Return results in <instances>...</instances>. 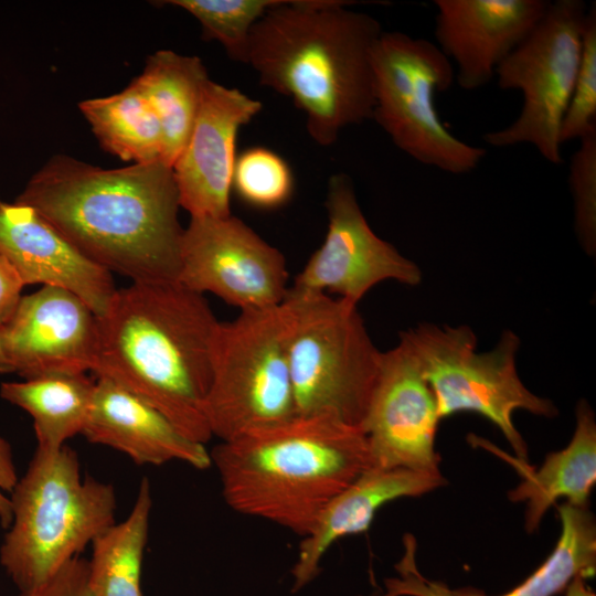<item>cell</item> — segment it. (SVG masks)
Listing matches in <instances>:
<instances>
[{
	"instance_id": "cell-28",
	"label": "cell",
	"mask_w": 596,
	"mask_h": 596,
	"mask_svg": "<svg viewBox=\"0 0 596 596\" xmlns=\"http://www.w3.org/2000/svg\"><path fill=\"white\" fill-rule=\"evenodd\" d=\"M596 131V4L588 6L579 65L560 131V141L581 140Z\"/></svg>"
},
{
	"instance_id": "cell-31",
	"label": "cell",
	"mask_w": 596,
	"mask_h": 596,
	"mask_svg": "<svg viewBox=\"0 0 596 596\" xmlns=\"http://www.w3.org/2000/svg\"><path fill=\"white\" fill-rule=\"evenodd\" d=\"M20 596H93L88 586V561L81 556L73 558L44 583Z\"/></svg>"
},
{
	"instance_id": "cell-8",
	"label": "cell",
	"mask_w": 596,
	"mask_h": 596,
	"mask_svg": "<svg viewBox=\"0 0 596 596\" xmlns=\"http://www.w3.org/2000/svg\"><path fill=\"white\" fill-rule=\"evenodd\" d=\"M284 301L219 321L204 414L213 437L230 441L297 416Z\"/></svg>"
},
{
	"instance_id": "cell-11",
	"label": "cell",
	"mask_w": 596,
	"mask_h": 596,
	"mask_svg": "<svg viewBox=\"0 0 596 596\" xmlns=\"http://www.w3.org/2000/svg\"><path fill=\"white\" fill-rule=\"evenodd\" d=\"M287 281L281 252L232 214L191 217L183 228L178 283L185 288L252 311L280 305Z\"/></svg>"
},
{
	"instance_id": "cell-30",
	"label": "cell",
	"mask_w": 596,
	"mask_h": 596,
	"mask_svg": "<svg viewBox=\"0 0 596 596\" xmlns=\"http://www.w3.org/2000/svg\"><path fill=\"white\" fill-rule=\"evenodd\" d=\"M404 554L395 568L400 576L386 581L385 596H458L446 584L428 581L416 565V540L407 534L404 536Z\"/></svg>"
},
{
	"instance_id": "cell-4",
	"label": "cell",
	"mask_w": 596,
	"mask_h": 596,
	"mask_svg": "<svg viewBox=\"0 0 596 596\" xmlns=\"http://www.w3.org/2000/svg\"><path fill=\"white\" fill-rule=\"evenodd\" d=\"M210 456L228 507L301 538L328 502L372 466L363 430L326 415L296 416L220 441Z\"/></svg>"
},
{
	"instance_id": "cell-20",
	"label": "cell",
	"mask_w": 596,
	"mask_h": 596,
	"mask_svg": "<svg viewBox=\"0 0 596 596\" xmlns=\"http://www.w3.org/2000/svg\"><path fill=\"white\" fill-rule=\"evenodd\" d=\"M576 425L570 444L546 456L535 470L526 461L512 459L522 481L509 492L513 502H524L525 529L533 532L544 513L561 498L575 507H587L596 482V422L586 401L576 406Z\"/></svg>"
},
{
	"instance_id": "cell-3",
	"label": "cell",
	"mask_w": 596,
	"mask_h": 596,
	"mask_svg": "<svg viewBox=\"0 0 596 596\" xmlns=\"http://www.w3.org/2000/svg\"><path fill=\"white\" fill-rule=\"evenodd\" d=\"M350 1L279 0L254 25L246 64L262 85L292 99L310 137L334 143L342 129L372 119V56L383 33Z\"/></svg>"
},
{
	"instance_id": "cell-23",
	"label": "cell",
	"mask_w": 596,
	"mask_h": 596,
	"mask_svg": "<svg viewBox=\"0 0 596 596\" xmlns=\"http://www.w3.org/2000/svg\"><path fill=\"white\" fill-rule=\"evenodd\" d=\"M151 508L150 482L143 478L129 514L92 542L88 586L93 596H141V566Z\"/></svg>"
},
{
	"instance_id": "cell-18",
	"label": "cell",
	"mask_w": 596,
	"mask_h": 596,
	"mask_svg": "<svg viewBox=\"0 0 596 596\" xmlns=\"http://www.w3.org/2000/svg\"><path fill=\"white\" fill-rule=\"evenodd\" d=\"M82 435L137 465L180 461L200 470L212 466L205 445L189 439L158 409L106 379L96 377Z\"/></svg>"
},
{
	"instance_id": "cell-22",
	"label": "cell",
	"mask_w": 596,
	"mask_h": 596,
	"mask_svg": "<svg viewBox=\"0 0 596 596\" xmlns=\"http://www.w3.org/2000/svg\"><path fill=\"white\" fill-rule=\"evenodd\" d=\"M95 385L96 379L86 373L53 374L3 382L0 396L32 417L36 449L55 451L82 434Z\"/></svg>"
},
{
	"instance_id": "cell-27",
	"label": "cell",
	"mask_w": 596,
	"mask_h": 596,
	"mask_svg": "<svg viewBox=\"0 0 596 596\" xmlns=\"http://www.w3.org/2000/svg\"><path fill=\"white\" fill-rule=\"evenodd\" d=\"M233 189L252 206L275 209L290 199L294 178L280 156L264 147H253L236 157Z\"/></svg>"
},
{
	"instance_id": "cell-34",
	"label": "cell",
	"mask_w": 596,
	"mask_h": 596,
	"mask_svg": "<svg viewBox=\"0 0 596 596\" xmlns=\"http://www.w3.org/2000/svg\"><path fill=\"white\" fill-rule=\"evenodd\" d=\"M584 577H575L566 587L565 596H595V594L585 585Z\"/></svg>"
},
{
	"instance_id": "cell-29",
	"label": "cell",
	"mask_w": 596,
	"mask_h": 596,
	"mask_svg": "<svg viewBox=\"0 0 596 596\" xmlns=\"http://www.w3.org/2000/svg\"><path fill=\"white\" fill-rule=\"evenodd\" d=\"M571 157L568 183L574 203V230L588 256L596 253V131L578 140Z\"/></svg>"
},
{
	"instance_id": "cell-17",
	"label": "cell",
	"mask_w": 596,
	"mask_h": 596,
	"mask_svg": "<svg viewBox=\"0 0 596 596\" xmlns=\"http://www.w3.org/2000/svg\"><path fill=\"white\" fill-rule=\"evenodd\" d=\"M0 255L24 286L41 284L66 289L96 316L116 291L111 273L86 258L31 206L0 201Z\"/></svg>"
},
{
	"instance_id": "cell-32",
	"label": "cell",
	"mask_w": 596,
	"mask_h": 596,
	"mask_svg": "<svg viewBox=\"0 0 596 596\" xmlns=\"http://www.w3.org/2000/svg\"><path fill=\"white\" fill-rule=\"evenodd\" d=\"M18 479L12 448L4 438L0 437V524L3 529H8L11 522L9 493Z\"/></svg>"
},
{
	"instance_id": "cell-26",
	"label": "cell",
	"mask_w": 596,
	"mask_h": 596,
	"mask_svg": "<svg viewBox=\"0 0 596 596\" xmlns=\"http://www.w3.org/2000/svg\"><path fill=\"white\" fill-rule=\"evenodd\" d=\"M279 0H171L164 1L193 15L203 36L222 44L227 55L246 64L251 32Z\"/></svg>"
},
{
	"instance_id": "cell-10",
	"label": "cell",
	"mask_w": 596,
	"mask_h": 596,
	"mask_svg": "<svg viewBox=\"0 0 596 596\" xmlns=\"http://www.w3.org/2000/svg\"><path fill=\"white\" fill-rule=\"evenodd\" d=\"M588 6L582 0L550 1L533 31L497 67L501 89L523 95L519 116L509 126L482 136L491 147L532 145L561 164L560 131L579 65Z\"/></svg>"
},
{
	"instance_id": "cell-24",
	"label": "cell",
	"mask_w": 596,
	"mask_h": 596,
	"mask_svg": "<svg viewBox=\"0 0 596 596\" xmlns=\"http://www.w3.org/2000/svg\"><path fill=\"white\" fill-rule=\"evenodd\" d=\"M78 108L107 152L134 163L162 161L160 121L134 82L114 95L85 99Z\"/></svg>"
},
{
	"instance_id": "cell-1",
	"label": "cell",
	"mask_w": 596,
	"mask_h": 596,
	"mask_svg": "<svg viewBox=\"0 0 596 596\" xmlns=\"http://www.w3.org/2000/svg\"><path fill=\"white\" fill-rule=\"evenodd\" d=\"M15 202L111 274L131 283L178 281L183 227L174 173L163 161L104 169L54 155Z\"/></svg>"
},
{
	"instance_id": "cell-5",
	"label": "cell",
	"mask_w": 596,
	"mask_h": 596,
	"mask_svg": "<svg viewBox=\"0 0 596 596\" xmlns=\"http://www.w3.org/2000/svg\"><path fill=\"white\" fill-rule=\"evenodd\" d=\"M9 499L0 564L20 593L44 583L116 522L114 487L83 477L76 451L66 445L35 449Z\"/></svg>"
},
{
	"instance_id": "cell-25",
	"label": "cell",
	"mask_w": 596,
	"mask_h": 596,
	"mask_svg": "<svg viewBox=\"0 0 596 596\" xmlns=\"http://www.w3.org/2000/svg\"><path fill=\"white\" fill-rule=\"evenodd\" d=\"M561 534L549 557L525 581L500 596H555L577 576L590 577L596 567V525L588 507L557 508ZM458 596H488L464 588Z\"/></svg>"
},
{
	"instance_id": "cell-15",
	"label": "cell",
	"mask_w": 596,
	"mask_h": 596,
	"mask_svg": "<svg viewBox=\"0 0 596 596\" xmlns=\"http://www.w3.org/2000/svg\"><path fill=\"white\" fill-rule=\"evenodd\" d=\"M262 103L237 88L206 82L189 139L172 170L180 207L191 217L231 215V192L240 128Z\"/></svg>"
},
{
	"instance_id": "cell-14",
	"label": "cell",
	"mask_w": 596,
	"mask_h": 596,
	"mask_svg": "<svg viewBox=\"0 0 596 596\" xmlns=\"http://www.w3.org/2000/svg\"><path fill=\"white\" fill-rule=\"evenodd\" d=\"M6 354L23 380L92 371L97 316L75 294L42 286L22 296L0 327Z\"/></svg>"
},
{
	"instance_id": "cell-12",
	"label": "cell",
	"mask_w": 596,
	"mask_h": 596,
	"mask_svg": "<svg viewBox=\"0 0 596 596\" xmlns=\"http://www.w3.org/2000/svg\"><path fill=\"white\" fill-rule=\"evenodd\" d=\"M328 230L322 244L296 276L294 290L332 292L356 305L377 284L417 286L422 270L368 223L351 178L333 174L326 198Z\"/></svg>"
},
{
	"instance_id": "cell-2",
	"label": "cell",
	"mask_w": 596,
	"mask_h": 596,
	"mask_svg": "<svg viewBox=\"0 0 596 596\" xmlns=\"http://www.w3.org/2000/svg\"><path fill=\"white\" fill-rule=\"evenodd\" d=\"M219 320L204 295L178 281L117 288L97 316L92 371L163 414L189 439L213 436L204 401Z\"/></svg>"
},
{
	"instance_id": "cell-6",
	"label": "cell",
	"mask_w": 596,
	"mask_h": 596,
	"mask_svg": "<svg viewBox=\"0 0 596 596\" xmlns=\"http://www.w3.org/2000/svg\"><path fill=\"white\" fill-rule=\"evenodd\" d=\"M287 355L297 416L326 415L362 429L380 351L358 306L289 288Z\"/></svg>"
},
{
	"instance_id": "cell-7",
	"label": "cell",
	"mask_w": 596,
	"mask_h": 596,
	"mask_svg": "<svg viewBox=\"0 0 596 596\" xmlns=\"http://www.w3.org/2000/svg\"><path fill=\"white\" fill-rule=\"evenodd\" d=\"M400 340L432 389L440 419L461 412L479 414L500 429L517 459L528 462V447L513 423L514 412L552 418L558 409L521 381L517 371L521 340L515 332L502 331L496 345L483 352L477 350V336L467 324L423 322L402 331Z\"/></svg>"
},
{
	"instance_id": "cell-13",
	"label": "cell",
	"mask_w": 596,
	"mask_h": 596,
	"mask_svg": "<svg viewBox=\"0 0 596 596\" xmlns=\"http://www.w3.org/2000/svg\"><path fill=\"white\" fill-rule=\"evenodd\" d=\"M437 402L408 347L401 340L382 352L362 430L373 467L439 472L435 450Z\"/></svg>"
},
{
	"instance_id": "cell-9",
	"label": "cell",
	"mask_w": 596,
	"mask_h": 596,
	"mask_svg": "<svg viewBox=\"0 0 596 596\" xmlns=\"http://www.w3.org/2000/svg\"><path fill=\"white\" fill-rule=\"evenodd\" d=\"M372 66V119L398 149L447 173L465 174L478 167L487 150L456 137L438 115L436 95L451 87L455 67L435 43L383 31Z\"/></svg>"
},
{
	"instance_id": "cell-19",
	"label": "cell",
	"mask_w": 596,
	"mask_h": 596,
	"mask_svg": "<svg viewBox=\"0 0 596 596\" xmlns=\"http://www.w3.org/2000/svg\"><path fill=\"white\" fill-rule=\"evenodd\" d=\"M446 485L439 472L371 466L337 493L301 539L291 568L292 592L310 583L320 572L327 551L341 538L364 532L384 504L404 497H417Z\"/></svg>"
},
{
	"instance_id": "cell-35",
	"label": "cell",
	"mask_w": 596,
	"mask_h": 596,
	"mask_svg": "<svg viewBox=\"0 0 596 596\" xmlns=\"http://www.w3.org/2000/svg\"><path fill=\"white\" fill-rule=\"evenodd\" d=\"M13 372V368L6 354V351H4V348H3V344H2V340H1V334H0V374L1 373H11Z\"/></svg>"
},
{
	"instance_id": "cell-33",
	"label": "cell",
	"mask_w": 596,
	"mask_h": 596,
	"mask_svg": "<svg viewBox=\"0 0 596 596\" xmlns=\"http://www.w3.org/2000/svg\"><path fill=\"white\" fill-rule=\"evenodd\" d=\"M23 288L24 284L17 272L0 255V327L7 323L14 312Z\"/></svg>"
},
{
	"instance_id": "cell-16",
	"label": "cell",
	"mask_w": 596,
	"mask_h": 596,
	"mask_svg": "<svg viewBox=\"0 0 596 596\" xmlns=\"http://www.w3.org/2000/svg\"><path fill=\"white\" fill-rule=\"evenodd\" d=\"M545 0H435L437 46L456 67L455 79L466 91L496 76L500 63L538 25Z\"/></svg>"
},
{
	"instance_id": "cell-21",
	"label": "cell",
	"mask_w": 596,
	"mask_h": 596,
	"mask_svg": "<svg viewBox=\"0 0 596 596\" xmlns=\"http://www.w3.org/2000/svg\"><path fill=\"white\" fill-rule=\"evenodd\" d=\"M209 79L200 57L159 50L148 56L142 73L132 81L158 116L162 161L171 168L189 139Z\"/></svg>"
}]
</instances>
